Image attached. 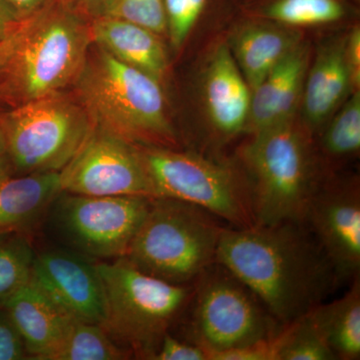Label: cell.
I'll return each mask as SVG.
<instances>
[{
	"mask_svg": "<svg viewBox=\"0 0 360 360\" xmlns=\"http://www.w3.org/2000/svg\"><path fill=\"white\" fill-rule=\"evenodd\" d=\"M224 229L200 206L153 198L124 257L149 276L187 285L214 264Z\"/></svg>",
	"mask_w": 360,
	"mask_h": 360,
	"instance_id": "cell-5",
	"label": "cell"
},
{
	"mask_svg": "<svg viewBox=\"0 0 360 360\" xmlns=\"http://www.w3.org/2000/svg\"><path fill=\"white\" fill-rule=\"evenodd\" d=\"M30 281L75 321L103 326L105 297L96 264L78 253H35Z\"/></svg>",
	"mask_w": 360,
	"mask_h": 360,
	"instance_id": "cell-13",
	"label": "cell"
},
{
	"mask_svg": "<svg viewBox=\"0 0 360 360\" xmlns=\"http://www.w3.org/2000/svg\"><path fill=\"white\" fill-rule=\"evenodd\" d=\"M347 56L352 70L354 89L359 87L360 82V30L354 27L347 37Z\"/></svg>",
	"mask_w": 360,
	"mask_h": 360,
	"instance_id": "cell-31",
	"label": "cell"
},
{
	"mask_svg": "<svg viewBox=\"0 0 360 360\" xmlns=\"http://www.w3.org/2000/svg\"><path fill=\"white\" fill-rule=\"evenodd\" d=\"M131 356L103 326L73 321L51 360H120Z\"/></svg>",
	"mask_w": 360,
	"mask_h": 360,
	"instance_id": "cell-22",
	"label": "cell"
},
{
	"mask_svg": "<svg viewBox=\"0 0 360 360\" xmlns=\"http://www.w3.org/2000/svg\"><path fill=\"white\" fill-rule=\"evenodd\" d=\"M94 44L91 20L66 0L21 18L0 49V108L72 89Z\"/></svg>",
	"mask_w": 360,
	"mask_h": 360,
	"instance_id": "cell-2",
	"label": "cell"
},
{
	"mask_svg": "<svg viewBox=\"0 0 360 360\" xmlns=\"http://www.w3.org/2000/svg\"><path fill=\"white\" fill-rule=\"evenodd\" d=\"M241 158L255 224L304 222L322 179L311 142L292 120L255 132Z\"/></svg>",
	"mask_w": 360,
	"mask_h": 360,
	"instance_id": "cell-4",
	"label": "cell"
},
{
	"mask_svg": "<svg viewBox=\"0 0 360 360\" xmlns=\"http://www.w3.org/2000/svg\"><path fill=\"white\" fill-rule=\"evenodd\" d=\"M300 44V33L290 28L251 23L234 33L229 49L252 90Z\"/></svg>",
	"mask_w": 360,
	"mask_h": 360,
	"instance_id": "cell-20",
	"label": "cell"
},
{
	"mask_svg": "<svg viewBox=\"0 0 360 360\" xmlns=\"http://www.w3.org/2000/svg\"><path fill=\"white\" fill-rule=\"evenodd\" d=\"M205 4L206 0H163L167 32L175 49L184 44Z\"/></svg>",
	"mask_w": 360,
	"mask_h": 360,
	"instance_id": "cell-28",
	"label": "cell"
},
{
	"mask_svg": "<svg viewBox=\"0 0 360 360\" xmlns=\"http://www.w3.org/2000/svg\"><path fill=\"white\" fill-rule=\"evenodd\" d=\"M276 345V360H336L309 311L283 326Z\"/></svg>",
	"mask_w": 360,
	"mask_h": 360,
	"instance_id": "cell-24",
	"label": "cell"
},
{
	"mask_svg": "<svg viewBox=\"0 0 360 360\" xmlns=\"http://www.w3.org/2000/svg\"><path fill=\"white\" fill-rule=\"evenodd\" d=\"M105 297L103 328L132 356L153 359L193 295V284L156 278L127 257L96 264Z\"/></svg>",
	"mask_w": 360,
	"mask_h": 360,
	"instance_id": "cell-6",
	"label": "cell"
},
{
	"mask_svg": "<svg viewBox=\"0 0 360 360\" xmlns=\"http://www.w3.org/2000/svg\"><path fill=\"white\" fill-rule=\"evenodd\" d=\"M20 18L14 13L6 2L0 0V37H4Z\"/></svg>",
	"mask_w": 360,
	"mask_h": 360,
	"instance_id": "cell-33",
	"label": "cell"
},
{
	"mask_svg": "<svg viewBox=\"0 0 360 360\" xmlns=\"http://www.w3.org/2000/svg\"><path fill=\"white\" fill-rule=\"evenodd\" d=\"M4 1L8 4L21 20L37 13L51 0H4Z\"/></svg>",
	"mask_w": 360,
	"mask_h": 360,
	"instance_id": "cell-32",
	"label": "cell"
},
{
	"mask_svg": "<svg viewBox=\"0 0 360 360\" xmlns=\"http://www.w3.org/2000/svg\"><path fill=\"white\" fill-rule=\"evenodd\" d=\"M1 307L20 333L28 356L33 359L51 360L75 321L32 281Z\"/></svg>",
	"mask_w": 360,
	"mask_h": 360,
	"instance_id": "cell-15",
	"label": "cell"
},
{
	"mask_svg": "<svg viewBox=\"0 0 360 360\" xmlns=\"http://www.w3.org/2000/svg\"><path fill=\"white\" fill-rule=\"evenodd\" d=\"M59 177L63 193L155 198L136 144L96 124Z\"/></svg>",
	"mask_w": 360,
	"mask_h": 360,
	"instance_id": "cell-11",
	"label": "cell"
},
{
	"mask_svg": "<svg viewBox=\"0 0 360 360\" xmlns=\"http://www.w3.org/2000/svg\"><path fill=\"white\" fill-rule=\"evenodd\" d=\"M265 13L281 25L309 26L335 22L345 11L340 0H276Z\"/></svg>",
	"mask_w": 360,
	"mask_h": 360,
	"instance_id": "cell-26",
	"label": "cell"
},
{
	"mask_svg": "<svg viewBox=\"0 0 360 360\" xmlns=\"http://www.w3.org/2000/svg\"><path fill=\"white\" fill-rule=\"evenodd\" d=\"M61 193L59 172L9 176L0 182V238L26 234Z\"/></svg>",
	"mask_w": 360,
	"mask_h": 360,
	"instance_id": "cell-19",
	"label": "cell"
},
{
	"mask_svg": "<svg viewBox=\"0 0 360 360\" xmlns=\"http://www.w3.org/2000/svg\"><path fill=\"white\" fill-rule=\"evenodd\" d=\"M34 257L32 241L26 234L0 238V305L30 283Z\"/></svg>",
	"mask_w": 360,
	"mask_h": 360,
	"instance_id": "cell-23",
	"label": "cell"
},
{
	"mask_svg": "<svg viewBox=\"0 0 360 360\" xmlns=\"http://www.w3.org/2000/svg\"><path fill=\"white\" fill-rule=\"evenodd\" d=\"M28 359L22 338L6 310L0 305V360Z\"/></svg>",
	"mask_w": 360,
	"mask_h": 360,
	"instance_id": "cell-29",
	"label": "cell"
},
{
	"mask_svg": "<svg viewBox=\"0 0 360 360\" xmlns=\"http://www.w3.org/2000/svg\"><path fill=\"white\" fill-rule=\"evenodd\" d=\"M309 51L300 44L251 90L246 129L259 131L292 120L304 85Z\"/></svg>",
	"mask_w": 360,
	"mask_h": 360,
	"instance_id": "cell-14",
	"label": "cell"
},
{
	"mask_svg": "<svg viewBox=\"0 0 360 360\" xmlns=\"http://www.w3.org/2000/svg\"><path fill=\"white\" fill-rule=\"evenodd\" d=\"M94 44L125 65L162 82L168 56L160 35L135 23L98 16L91 20Z\"/></svg>",
	"mask_w": 360,
	"mask_h": 360,
	"instance_id": "cell-17",
	"label": "cell"
},
{
	"mask_svg": "<svg viewBox=\"0 0 360 360\" xmlns=\"http://www.w3.org/2000/svg\"><path fill=\"white\" fill-rule=\"evenodd\" d=\"M137 148L155 198L200 206L232 227L255 224L250 184L232 168L167 146Z\"/></svg>",
	"mask_w": 360,
	"mask_h": 360,
	"instance_id": "cell-9",
	"label": "cell"
},
{
	"mask_svg": "<svg viewBox=\"0 0 360 360\" xmlns=\"http://www.w3.org/2000/svg\"><path fill=\"white\" fill-rule=\"evenodd\" d=\"M191 284L186 341L203 348L208 360L270 340L283 328L252 290L219 262Z\"/></svg>",
	"mask_w": 360,
	"mask_h": 360,
	"instance_id": "cell-8",
	"label": "cell"
},
{
	"mask_svg": "<svg viewBox=\"0 0 360 360\" xmlns=\"http://www.w3.org/2000/svg\"><path fill=\"white\" fill-rule=\"evenodd\" d=\"M98 16L129 21L160 37L167 32L163 0H103L96 18Z\"/></svg>",
	"mask_w": 360,
	"mask_h": 360,
	"instance_id": "cell-27",
	"label": "cell"
},
{
	"mask_svg": "<svg viewBox=\"0 0 360 360\" xmlns=\"http://www.w3.org/2000/svg\"><path fill=\"white\" fill-rule=\"evenodd\" d=\"M345 44L347 39L326 45L303 85V110L314 129L323 124L354 89Z\"/></svg>",
	"mask_w": 360,
	"mask_h": 360,
	"instance_id": "cell-18",
	"label": "cell"
},
{
	"mask_svg": "<svg viewBox=\"0 0 360 360\" xmlns=\"http://www.w3.org/2000/svg\"><path fill=\"white\" fill-rule=\"evenodd\" d=\"M0 153H4V143H2L1 139H0Z\"/></svg>",
	"mask_w": 360,
	"mask_h": 360,
	"instance_id": "cell-36",
	"label": "cell"
},
{
	"mask_svg": "<svg viewBox=\"0 0 360 360\" xmlns=\"http://www.w3.org/2000/svg\"><path fill=\"white\" fill-rule=\"evenodd\" d=\"M215 262L246 284L281 326L307 314L340 285L305 222L225 226Z\"/></svg>",
	"mask_w": 360,
	"mask_h": 360,
	"instance_id": "cell-1",
	"label": "cell"
},
{
	"mask_svg": "<svg viewBox=\"0 0 360 360\" xmlns=\"http://www.w3.org/2000/svg\"><path fill=\"white\" fill-rule=\"evenodd\" d=\"M321 149L328 160H347L360 149V94L355 91L329 123L321 139Z\"/></svg>",
	"mask_w": 360,
	"mask_h": 360,
	"instance_id": "cell-25",
	"label": "cell"
},
{
	"mask_svg": "<svg viewBox=\"0 0 360 360\" xmlns=\"http://www.w3.org/2000/svg\"><path fill=\"white\" fill-rule=\"evenodd\" d=\"M305 224L335 269L338 283L360 274V191L356 179L322 180Z\"/></svg>",
	"mask_w": 360,
	"mask_h": 360,
	"instance_id": "cell-12",
	"label": "cell"
},
{
	"mask_svg": "<svg viewBox=\"0 0 360 360\" xmlns=\"http://www.w3.org/2000/svg\"><path fill=\"white\" fill-rule=\"evenodd\" d=\"M153 360H208V354L198 345L180 340L168 333L161 341Z\"/></svg>",
	"mask_w": 360,
	"mask_h": 360,
	"instance_id": "cell-30",
	"label": "cell"
},
{
	"mask_svg": "<svg viewBox=\"0 0 360 360\" xmlns=\"http://www.w3.org/2000/svg\"><path fill=\"white\" fill-rule=\"evenodd\" d=\"M153 198L61 193L51 206L54 227L71 250L86 258L124 257Z\"/></svg>",
	"mask_w": 360,
	"mask_h": 360,
	"instance_id": "cell-10",
	"label": "cell"
},
{
	"mask_svg": "<svg viewBox=\"0 0 360 360\" xmlns=\"http://www.w3.org/2000/svg\"><path fill=\"white\" fill-rule=\"evenodd\" d=\"M13 165L6 153H0V182L13 176Z\"/></svg>",
	"mask_w": 360,
	"mask_h": 360,
	"instance_id": "cell-35",
	"label": "cell"
},
{
	"mask_svg": "<svg viewBox=\"0 0 360 360\" xmlns=\"http://www.w3.org/2000/svg\"><path fill=\"white\" fill-rule=\"evenodd\" d=\"M205 96L210 122L220 135L231 137L246 129L250 87L226 45H219L208 63Z\"/></svg>",
	"mask_w": 360,
	"mask_h": 360,
	"instance_id": "cell-16",
	"label": "cell"
},
{
	"mask_svg": "<svg viewBox=\"0 0 360 360\" xmlns=\"http://www.w3.org/2000/svg\"><path fill=\"white\" fill-rule=\"evenodd\" d=\"M90 20L96 18L103 0H66Z\"/></svg>",
	"mask_w": 360,
	"mask_h": 360,
	"instance_id": "cell-34",
	"label": "cell"
},
{
	"mask_svg": "<svg viewBox=\"0 0 360 360\" xmlns=\"http://www.w3.org/2000/svg\"><path fill=\"white\" fill-rule=\"evenodd\" d=\"M2 39H4V37H0V49H1Z\"/></svg>",
	"mask_w": 360,
	"mask_h": 360,
	"instance_id": "cell-37",
	"label": "cell"
},
{
	"mask_svg": "<svg viewBox=\"0 0 360 360\" xmlns=\"http://www.w3.org/2000/svg\"><path fill=\"white\" fill-rule=\"evenodd\" d=\"M71 89L101 129L136 146L170 148L176 142L160 82L99 45L90 46Z\"/></svg>",
	"mask_w": 360,
	"mask_h": 360,
	"instance_id": "cell-3",
	"label": "cell"
},
{
	"mask_svg": "<svg viewBox=\"0 0 360 360\" xmlns=\"http://www.w3.org/2000/svg\"><path fill=\"white\" fill-rule=\"evenodd\" d=\"M309 314L336 360L360 359V274L340 298L319 303Z\"/></svg>",
	"mask_w": 360,
	"mask_h": 360,
	"instance_id": "cell-21",
	"label": "cell"
},
{
	"mask_svg": "<svg viewBox=\"0 0 360 360\" xmlns=\"http://www.w3.org/2000/svg\"><path fill=\"white\" fill-rule=\"evenodd\" d=\"M96 127L72 89L0 110V139L13 172H59Z\"/></svg>",
	"mask_w": 360,
	"mask_h": 360,
	"instance_id": "cell-7",
	"label": "cell"
}]
</instances>
